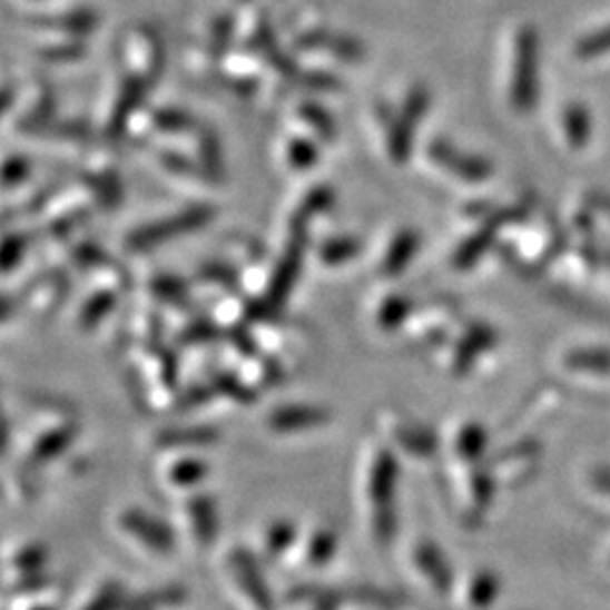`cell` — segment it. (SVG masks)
Listing matches in <instances>:
<instances>
[{
  "mask_svg": "<svg viewBox=\"0 0 610 610\" xmlns=\"http://www.w3.org/2000/svg\"><path fill=\"white\" fill-rule=\"evenodd\" d=\"M401 473V460L375 432L357 443L351 502L360 539L377 554H390L399 545Z\"/></svg>",
  "mask_w": 610,
  "mask_h": 610,
  "instance_id": "1",
  "label": "cell"
},
{
  "mask_svg": "<svg viewBox=\"0 0 610 610\" xmlns=\"http://www.w3.org/2000/svg\"><path fill=\"white\" fill-rule=\"evenodd\" d=\"M215 581L234 610H281L267 568L249 543H226L213 554Z\"/></svg>",
  "mask_w": 610,
  "mask_h": 610,
  "instance_id": "2",
  "label": "cell"
},
{
  "mask_svg": "<svg viewBox=\"0 0 610 610\" xmlns=\"http://www.w3.org/2000/svg\"><path fill=\"white\" fill-rule=\"evenodd\" d=\"M107 537L142 563H166L181 548L173 522L140 504H118L107 513Z\"/></svg>",
  "mask_w": 610,
  "mask_h": 610,
  "instance_id": "3",
  "label": "cell"
},
{
  "mask_svg": "<svg viewBox=\"0 0 610 610\" xmlns=\"http://www.w3.org/2000/svg\"><path fill=\"white\" fill-rule=\"evenodd\" d=\"M129 377L140 401L151 412H166L177 407L184 392L181 373L177 371V360L170 351L155 342H134L127 355Z\"/></svg>",
  "mask_w": 610,
  "mask_h": 610,
  "instance_id": "4",
  "label": "cell"
},
{
  "mask_svg": "<svg viewBox=\"0 0 610 610\" xmlns=\"http://www.w3.org/2000/svg\"><path fill=\"white\" fill-rule=\"evenodd\" d=\"M399 568L407 588L423 601L443 606L452 597L454 572L443 548L423 533H412L399 548Z\"/></svg>",
  "mask_w": 610,
  "mask_h": 610,
  "instance_id": "5",
  "label": "cell"
},
{
  "mask_svg": "<svg viewBox=\"0 0 610 610\" xmlns=\"http://www.w3.org/2000/svg\"><path fill=\"white\" fill-rule=\"evenodd\" d=\"M371 432L399 456L403 466L425 469L439 464L441 432L403 410L380 407L373 416Z\"/></svg>",
  "mask_w": 610,
  "mask_h": 610,
  "instance_id": "6",
  "label": "cell"
},
{
  "mask_svg": "<svg viewBox=\"0 0 610 610\" xmlns=\"http://www.w3.org/2000/svg\"><path fill=\"white\" fill-rule=\"evenodd\" d=\"M168 520L175 527L179 548L195 559L213 557L219 541V502L204 489L168 502Z\"/></svg>",
  "mask_w": 610,
  "mask_h": 610,
  "instance_id": "7",
  "label": "cell"
},
{
  "mask_svg": "<svg viewBox=\"0 0 610 610\" xmlns=\"http://www.w3.org/2000/svg\"><path fill=\"white\" fill-rule=\"evenodd\" d=\"M335 425L331 407L308 401H285L263 412L258 421L260 434L278 445H305L322 439Z\"/></svg>",
  "mask_w": 610,
  "mask_h": 610,
  "instance_id": "8",
  "label": "cell"
},
{
  "mask_svg": "<svg viewBox=\"0 0 610 610\" xmlns=\"http://www.w3.org/2000/svg\"><path fill=\"white\" fill-rule=\"evenodd\" d=\"M213 475L206 450H166L151 462V484L166 502L204 491Z\"/></svg>",
  "mask_w": 610,
  "mask_h": 610,
  "instance_id": "9",
  "label": "cell"
},
{
  "mask_svg": "<svg viewBox=\"0 0 610 610\" xmlns=\"http://www.w3.org/2000/svg\"><path fill=\"white\" fill-rule=\"evenodd\" d=\"M340 545L342 537L335 522L317 520L311 524H301L298 539L278 570L285 574H301L308 579L317 577L335 563Z\"/></svg>",
  "mask_w": 610,
  "mask_h": 610,
  "instance_id": "10",
  "label": "cell"
},
{
  "mask_svg": "<svg viewBox=\"0 0 610 610\" xmlns=\"http://www.w3.org/2000/svg\"><path fill=\"white\" fill-rule=\"evenodd\" d=\"M222 432L217 423L188 419L184 423H170L147 432L145 443L151 454L166 450H206L219 441Z\"/></svg>",
  "mask_w": 610,
  "mask_h": 610,
  "instance_id": "11",
  "label": "cell"
},
{
  "mask_svg": "<svg viewBox=\"0 0 610 610\" xmlns=\"http://www.w3.org/2000/svg\"><path fill=\"white\" fill-rule=\"evenodd\" d=\"M48 568H50V550L46 543L35 539H21V541L17 539L6 545V552H3L6 590L48 577Z\"/></svg>",
  "mask_w": 610,
  "mask_h": 610,
  "instance_id": "12",
  "label": "cell"
},
{
  "mask_svg": "<svg viewBox=\"0 0 610 610\" xmlns=\"http://www.w3.org/2000/svg\"><path fill=\"white\" fill-rule=\"evenodd\" d=\"M486 450V432L480 423L462 421L454 423L447 432H441V456L443 469H460L480 464Z\"/></svg>",
  "mask_w": 610,
  "mask_h": 610,
  "instance_id": "13",
  "label": "cell"
},
{
  "mask_svg": "<svg viewBox=\"0 0 610 610\" xmlns=\"http://www.w3.org/2000/svg\"><path fill=\"white\" fill-rule=\"evenodd\" d=\"M301 524L289 518H272L263 522L256 531L254 539L249 541V548L260 559V563L269 570H278L287 554L292 552L296 539H298Z\"/></svg>",
  "mask_w": 610,
  "mask_h": 610,
  "instance_id": "14",
  "label": "cell"
},
{
  "mask_svg": "<svg viewBox=\"0 0 610 610\" xmlns=\"http://www.w3.org/2000/svg\"><path fill=\"white\" fill-rule=\"evenodd\" d=\"M66 592L63 586L52 577L28 581L19 588L6 590V610H63Z\"/></svg>",
  "mask_w": 610,
  "mask_h": 610,
  "instance_id": "15",
  "label": "cell"
},
{
  "mask_svg": "<svg viewBox=\"0 0 610 610\" xmlns=\"http://www.w3.org/2000/svg\"><path fill=\"white\" fill-rule=\"evenodd\" d=\"M500 583L489 570H478L462 581H454L450 603L454 610H489L498 599Z\"/></svg>",
  "mask_w": 610,
  "mask_h": 610,
  "instance_id": "16",
  "label": "cell"
},
{
  "mask_svg": "<svg viewBox=\"0 0 610 610\" xmlns=\"http://www.w3.org/2000/svg\"><path fill=\"white\" fill-rule=\"evenodd\" d=\"M278 601L281 610H342L340 588L322 586L313 579L292 586L278 597Z\"/></svg>",
  "mask_w": 610,
  "mask_h": 610,
  "instance_id": "17",
  "label": "cell"
},
{
  "mask_svg": "<svg viewBox=\"0 0 610 610\" xmlns=\"http://www.w3.org/2000/svg\"><path fill=\"white\" fill-rule=\"evenodd\" d=\"M127 592L129 590L118 579L102 577L82 588L63 610H120Z\"/></svg>",
  "mask_w": 610,
  "mask_h": 610,
  "instance_id": "18",
  "label": "cell"
},
{
  "mask_svg": "<svg viewBox=\"0 0 610 610\" xmlns=\"http://www.w3.org/2000/svg\"><path fill=\"white\" fill-rule=\"evenodd\" d=\"M412 311H414V303L407 301V296L383 294V296H377V301L371 308V326L380 335H399L401 337Z\"/></svg>",
  "mask_w": 610,
  "mask_h": 610,
  "instance_id": "19",
  "label": "cell"
},
{
  "mask_svg": "<svg viewBox=\"0 0 610 610\" xmlns=\"http://www.w3.org/2000/svg\"><path fill=\"white\" fill-rule=\"evenodd\" d=\"M606 48H610V35H601V37H594V39L588 41L590 52H601Z\"/></svg>",
  "mask_w": 610,
  "mask_h": 610,
  "instance_id": "20",
  "label": "cell"
}]
</instances>
